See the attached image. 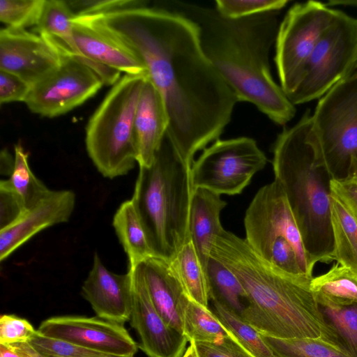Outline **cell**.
<instances>
[{
    "label": "cell",
    "instance_id": "cell-1",
    "mask_svg": "<svg viewBox=\"0 0 357 357\" xmlns=\"http://www.w3.org/2000/svg\"><path fill=\"white\" fill-rule=\"evenodd\" d=\"M83 17L144 63L166 108V135L191 167L195 154L219 139L238 102L205 54L197 24L180 12L147 5Z\"/></svg>",
    "mask_w": 357,
    "mask_h": 357
},
{
    "label": "cell",
    "instance_id": "cell-2",
    "mask_svg": "<svg viewBox=\"0 0 357 357\" xmlns=\"http://www.w3.org/2000/svg\"><path fill=\"white\" fill-rule=\"evenodd\" d=\"M179 6L198 26L205 54L238 101L253 104L277 124L290 121L295 105L275 82L269 63L280 25L278 11L231 20L215 8Z\"/></svg>",
    "mask_w": 357,
    "mask_h": 357
},
{
    "label": "cell",
    "instance_id": "cell-3",
    "mask_svg": "<svg viewBox=\"0 0 357 357\" xmlns=\"http://www.w3.org/2000/svg\"><path fill=\"white\" fill-rule=\"evenodd\" d=\"M210 257L238 279L250 305L241 318L261 334L278 338H321L337 347L310 288L313 278L287 273L257 254L234 234L222 229Z\"/></svg>",
    "mask_w": 357,
    "mask_h": 357
},
{
    "label": "cell",
    "instance_id": "cell-4",
    "mask_svg": "<svg viewBox=\"0 0 357 357\" xmlns=\"http://www.w3.org/2000/svg\"><path fill=\"white\" fill-rule=\"evenodd\" d=\"M312 116L306 111L301 119L277 137L273 147L275 179L286 194L311 261H333L331 218V181L317 160Z\"/></svg>",
    "mask_w": 357,
    "mask_h": 357
},
{
    "label": "cell",
    "instance_id": "cell-5",
    "mask_svg": "<svg viewBox=\"0 0 357 357\" xmlns=\"http://www.w3.org/2000/svg\"><path fill=\"white\" fill-rule=\"evenodd\" d=\"M139 171L131 199L155 256L171 261L190 241V168L167 135L149 167Z\"/></svg>",
    "mask_w": 357,
    "mask_h": 357
},
{
    "label": "cell",
    "instance_id": "cell-6",
    "mask_svg": "<svg viewBox=\"0 0 357 357\" xmlns=\"http://www.w3.org/2000/svg\"><path fill=\"white\" fill-rule=\"evenodd\" d=\"M147 77L124 74L112 86L88 121L86 151L104 177L126 175L137 162L135 116Z\"/></svg>",
    "mask_w": 357,
    "mask_h": 357
},
{
    "label": "cell",
    "instance_id": "cell-7",
    "mask_svg": "<svg viewBox=\"0 0 357 357\" xmlns=\"http://www.w3.org/2000/svg\"><path fill=\"white\" fill-rule=\"evenodd\" d=\"M312 116L318 162L332 179L350 176L357 153V75L335 84L319 99Z\"/></svg>",
    "mask_w": 357,
    "mask_h": 357
},
{
    "label": "cell",
    "instance_id": "cell-8",
    "mask_svg": "<svg viewBox=\"0 0 357 357\" xmlns=\"http://www.w3.org/2000/svg\"><path fill=\"white\" fill-rule=\"evenodd\" d=\"M335 15V9L326 3L308 1L292 6L280 23L275 62L287 98L301 84L310 58Z\"/></svg>",
    "mask_w": 357,
    "mask_h": 357
},
{
    "label": "cell",
    "instance_id": "cell-9",
    "mask_svg": "<svg viewBox=\"0 0 357 357\" xmlns=\"http://www.w3.org/2000/svg\"><path fill=\"white\" fill-rule=\"evenodd\" d=\"M266 162V155L253 139H219L194 160L192 189L204 188L220 195L240 194Z\"/></svg>",
    "mask_w": 357,
    "mask_h": 357
},
{
    "label": "cell",
    "instance_id": "cell-10",
    "mask_svg": "<svg viewBox=\"0 0 357 357\" xmlns=\"http://www.w3.org/2000/svg\"><path fill=\"white\" fill-rule=\"evenodd\" d=\"M245 240L267 259L273 244L286 240L295 249L304 275L312 278L315 264L307 254L286 194L277 180L261 187L245 215Z\"/></svg>",
    "mask_w": 357,
    "mask_h": 357
},
{
    "label": "cell",
    "instance_id": "cell-11",
    "mask_svg": "<svg viewBox=\"0 0 357 357\" xmlns=\"http://www.w3.org/2000/svg\"><path fill=\"white\" fill-rule=\"evenodd\" d=\"M357 43V19L340 10L317 43L303 79L288 98L294 105L321 98L344 78Z\"/></svg>",
    "mask_w": 357,
    "mask_h": 357
},
{
    "label": "cell",
    "instance_id": "cell-12",
    "mask_svg": "<svg viewBox=\"0 0 357 357\" xmlns=\"http://www.w3.org/2000/svg\"><path fill=\"white\" fill-rule=\"evenodd\" d=\"M103 85L85 63L63 51L59 66L31 86L24 104L36 114L53 118L81 105Z\"/></svg>",
    "mask_w": 357,
    "mask_h": 357
},
{
    "label": "cell",
    "instance_id": "cell-13",
    "mask_svg": "<svg viewBox=\"0 0 357 357\" xmlns=\"http://www.w3.org/2000/svg\"><path fill=\"white\" fill-rule=\"evenodd\" d=\"M42 335L116 356L134 357L139 345L122 324L98 317H54L43 321Z\"/></svg>",
    "mask_w": 357,
    "mask_h": 357
},
{
    "label": "cell",
    "instance_id": "cell-14",
    "mask_svg": "<svg viewBox=\"0 0 357 357\" xmlns=\"http://www.w3.org/2000/svg\"><path fill=\"white\" fill-rule=\"evenodd\" d=\"M63 52L47 37L33 31L0 30V70L16 75L31 86L59 66Z\"/></svg>",
    "mask_w": 357,
    "mask_h": 357
},
{
    "label": "cell",
    "instance_id": "cell-15",
    "mask_svg": "<svg viewBox=\"0 0 357 357\" xmlns=\"http://www.w3.org/2000/svg\"><path fill=\"white\" fill-rule=\"evenodd\" d=\"M128 269L132 272L130 321L140 337L139 347L149 357H182L188 339L171 327L155 307L139 265Z\"/></svg>",
    "mask_w": 357,
    "mask_h": 357
},
{
    "label": "cell",
    "instance_id": "cell-16",
    "mask_svg": "<svg viewBox=\"0 0 357 357\" xmlns=\"http://www.w3.org/2000/svg\"><path fill=\"white\" fill-rule=\"evenodd\" d=\"M82 296L97 317L123 324L130 320L132 272L116 274L108 270L96 252L92 268L82 287Z\"/></svg>",
    "mask_w": 357,
    "mask_h": 357
},
{
    "label": "cell",
    "instance_id": "cell-17",
    "mask_svg": "<svg viewBox=\"0 0 357 357\" xmlns=\"http://www.w3.org/2000/svg\"><path fill=\"white\" fill-rule=\"evenodd\" d=\"M75 206V195L70 190H51L50 194L13 225L0 230V260L40 231L69 220Z\"/></svg>",
    "mask_w": 357,
    "mask_h": 357
},
{
    "label": "cell",
    "instance_id": "cell-18",
    "mask_svg": "<svg viewBox=\"0 0 357 357\" xmlns=\"http://www.w3.org/2000/svg\"><path fill=\"white\" fill-rule=\"evenodd\" d=\"M73 33L82 61L89 68L98 63L126 75H148L146 68L130 49L76 16Z\"/></svg>",
    "mask_w": 357,
    "mask_h": 357
},
{
    "label": "cell",
    "instance_id": "cell-19",
    "mask_svg": "<svg viewBox=\"0 0 357 357\" xmlns=\"http://www.w3.org/2000/svg\"><path fill=\"white\" fill-rule=\"evenodd\" d=\"M138 265L155 307L171 327L183 333L184 312L190 299L169 261L152 256Z\"/></svg>",
    "mask_w": 357,
    "mask_h": 357
},
{
    "label": "cell",
    "instance_id": "cell-20",
    "mask_svg": "<svg viewBox=\"0 0 357 357\" xmlns=\"http://www.w3.org/2000/svg\"><path fill=\"white\" fill-rule=\"evenodd\" d=\"M169 119L162 96L148 77L143 84L135 116L139 166L149 167L166 135Z\"/></svg>",
    "mask_w": 357,
    "mask_h": 357
},
{
    "label": "cell",
    "instance_id": "cell-21",
    "mask_svg": "<svg viewBox=\"0 0 357 357\" xmlns=\"http://www.w3.org/2000/svg\"><path fill=\"white\" fill-rule=\"evenodd\" d=\"M226 205L227 202L218 194L200 188L192 190L190 238L206 273L213 244L223 229L220 216Z\"/></svg>",
    "mask_w": 357,
    "mask_h": 357
},
{
    "label": "cell",
    "instance_id": "cell-22",
    "mask_svg": "<svg viewBox=\"0 0 357 357\" xmlns=\"http://www.w3.org/2000/svg\"><path fill=\"white\" fill-rule=\"evenodd\" d=\"M75 12L66 1L44 0L33 32L50 40L59 49L82 59L73 33Z\"/></svg>",
    "mask_w": 357,
    "mask_h": 357
},
{
    "label": "cell",
    "instance_id": "cell-23",
    "mask_svg": "<svg viewBox=\"0 0 357 357\" xmlns=\"http://www.w3.org/2000/svg\"><path fill=\"white\" fill-rule=\"evenodd\" d=\"M113 227L133 267L148 257L155 256L132 200L123 202L113 218Z\"/></svg>",
    "mask_w": 357,
    "mask_h": 357
},
{
    "label": "cell",
    "instance_id": "cell-24",
    "mask_svg": "<svg viewBox=\"0 0 357 357\" xmlns=\"http://www.w3.org/2000/svg\"><path fill=\"white\" fill-rule=\"evenodd\" d=\"M315 297L338 347L349 357H357V302L340 303L319 295Z\"/></svg>",
    "mask_w": 357,
    "mask_h": 357
},
{
    "label": "cell",
    "instance_id": "cell-25",
    "mask_svg": "<svg viewBox=\"0 0 357 357\" xmlns=\"http://www.w3.org/2000/svg\"><path fill=\"white\" fill-rule=\"evenodd\" d=\"M169 264L188 298L209 308L206 273L191 241L181 248Z\"/></svg>",
    "mask_w": 357,
    "mask_h": 357
},
{
    "label": "cell",
    "instance_id": "cell-26",
    "mask_svg": "<svg viewBox=\"0 0 357 357\" xmlns=\"http://www.w3.org/2000/svg\"><path fill=\"white\" fill-rule=\"evenodd\" d=\"M331 218L333 260L357 273V221L342 202L333 195Z\"/></svg>",
    "mask_w": 357,
    "mask_h": 357
},
{
    "label": "cell",
    "instance_id": "cell-27",
    "mask_svg": "<svg viewBox=\"0 0 357 357\" xmlns=\"http://www.w3.org/2000/svg\"><path fill=\"white\" fill-rule=\"evenodd\" d=\"M210 301L215 300L240 317L250 305L248 295L238 279L220 262L209 258L206 268Z\"/></svg>",
    "mask_w": 357,
    "mask_h": 357
},
{
    "label": "cell",
    "instance_id": "cell-28",
    "mask_svg": "<svg viewBox=\"0 0 357 357\" xmlns=\"http://www.w3.org/2000/svg\"><path fill=\"white\" fill-rule=\"evenodd\" d=\"M14 165L7 180H1L21 199L26 210L30 209L46 197L52 190L38 178L29 164V153L20 144L14 146Z\"/></svg>",
    "mask_w": 357,
    "mask_h": 357
},
{
    "label": "cell",
    "instance_id": "cell-29",
    "mask_svg": "<svg viewBox=\"0 0 357 357\" xmlns=\"http://www.w3.org/2000/svg\"><path fill=\"white\" fill-rule=\"evenodd\" d=\"M183 333L188 342L208 343L232 335L212 310L191 300L185 309Z\"/></svg>",
    "mask_w": 357,
    "mask_h": 357
},
{
    "label": "cell",
    "instance_id": "cell-30",
    "mask_svg": "<svg viewBox=\"0 0 357 357\" xmlns=\"http://www.w3.org/2000/svg\"><path fill=\"white\" fill-rule=\"evenodd\" d=\"M310 288L315 295L333 301L357 302V273L337 263L325 273L313 278Z\"/></svg>",
    "mask_w": 357,
    "mask_h": 357
},
{
    "label": "cell",
    "instance_id": "cell-31",
    "mask_svg": "<svg viewBox=\"0 0 357 357\" xmlns=\"http://www.w3.org/2000/svg\"><path fill=\"white\" fill-rule=\"evenodd\" d=\"M212 312L236 340L255 357H276L261 334L241 317L215 300Z\"/></svg>",
    "mask_w": 357,
    "mask_h": 357
},
{
    "label": "cell",
    "instance_id": "cell-32",
    "mask_svg": "<svg viewBox=\"0 0 357 357\" xmlns=\"http://www.w3.org/2000/svg\"><path fill=\"white\" fill-rule=\"evenodd\" d=\"M261 335L276 357H349L321 338L283 339Z\"/></svg>",
    "mask_w": 357,
    "mask_h": 357
},
{
    "label": "cell",
    "instance_id": "cell-33",
    "mask_svg": "<svg viewBox=\"0 0 357 357\" xmlns=\"http://www.w3.org/2000/svg\"><path fill=\"white\" fill-rule=\"evenodd\" d=\"M44 0H1L0 21L5 27L26 29L35 26Z\"/></svg>",
    "mask_w": 357,
    "mask_h": 357
},
{
    "label": "cell",
    "instance_id": "cell-34",
    "mask_svg": "<svg viewBox=\"0 0 357 357\" xmlns=\"http://www.w3.org/2000/svg\"><path fill=\"white\" fill-rule=\"evenodd\" d=\"M28 342L37 351L47 357H128L104 353L50 338L40 334L38 331Z\"/></svg>",
    "mask_w": 357,
    "mask_h": 357
},
{
    "label": "cell",
    "instance_id": "cell-35",
    "mask_svg": "<svg viewBox=\"0 0 357 357\" xmlns=\"http://www.w3.org/2000/svg\"><path fill=\"white\" fill-rule=\"evenodd\" d=\"M288 2L287 0H216L215 8L223 17L237 20L279 11Z\"/></svg>",
    "mask_w": 357,
    "mask_h": 357
},
{
    "label": "cell",
    "instance_id": "cell-36",
    "mask_svg": "<svg viewBox=\"0 0 357 357\" xmlns=\"http://www.w3.org/2000/svg\"><path fill=\"white\" fill-rule=\"evenodd\" d=\"M36 331L25 319L3 314L0 319V344L28 342Z\"/></svg>",
    "mask_w": 357,
    "mask_h": 357
},
{
    "label": "cell",
    "instance_id": "cell-37",
    "mask_svg": "<svg viewBox=\"0 0 357 357\" xmlns=\"http://www.w3.org/2000/svg\"><path fill=\"white\" fill-rule=\"evenodd\" d=\"M195 344L199 357H255L232 335L217 342Z\"/></svg>",
    "mask_w": 357,
    "mask_h": 357
},
{
    "label": "cell",
    "instance_id": "cell-38",
    "mask_svg": "<svg viewBox=\"0 0 357 357\" xmlns=\"http://www.w3.org/2000/svg\"><path fill=\"white\" fill-rule=\"evenodd\" d=\"M0 230L17 222L27 211L17 195L1 183H0Z\"/></svg>",
    "mask_w": 357,
    "mask_h": 357
},
{
    "label": "cell",
    "instance_id": "cell-39",
    "mask_svg": "<svg viewBox=\"0 0 357 357\" xmlns=\"http://www.w3.org/2000/svg\"><path fill=\"white\" fill-rule=\"evenodd\" d=\"M31 85L13 73L0 70V103L24 102Z\"/></svg>",
    "mask_w": 357,
    "mask_h": 357
},
{
    "label": "cell",
    "instance_id": "cell-40",
    "mask_svg": "<svg viewBox=\"0 0 357 357\" xmlns=\"http://www.w3.org/2000/svg\"><path fill=\"white\" fill-rule=\"evenodd\" d=\"M331 194L347 208L357 221V179L350 176L344 179L331 181Z\"/></svg>",
    "mask_w": 357,
    "mask_h": 357
},
{
    "label": "cell",
    "instance_id": "cell-41",
    "mask_svg": "<svg viewBox=\"0 0 357 357\" xmlns=\"http://www.w3.org/2000/svg\"><path fill=\"white\" fill-rule=\"evenodd\" d=\"M10 345L21 357H38V352L29 342H20Z\"/></svg>",
    "mask_w": 357,
    "mask_h": 357
},
{
    "label": "cell",
    "instance_id": "cell-42",
    "mask_svg": "<svg viewBox=\"0 0 357 357\" xmlns=\"http://www.w3.org/2000/svg\"><path fill=\"white\" fill-rule=\"evenodd\" d=\"M357 75V43L354 52V54L353 56L352 60L347 70V72L344 76V78H347L353 76Z\"/></svg>",
    "mask_w": 357,
    "mask_h": 357
},
{
    "label": "cell",
    "instance_id": "cell-43",
    "mask_svg": "<svg viewBox=\"0 0 357 357\" xmlns=\"http://www.w3.org/2000/svg\"><path fill=\"white\" fill-rule=\"evenodd\" d=\"M0 357H21L9 344H0Z\"/></svg>",
    "mask_w": 357,
    "mask_h": 357
},
{
    "label": "cell",
    "instance_id": "cell-44",
    "mask_svg": "<svg viewBox=\"0 0 357 357\" xmlns=\"http://www.w3.org/2000/svg\"><path fill=\"white\" fill-rule=\"evenodd\" d=\"M326 4L329 7L335 6L357 7V0H331Z\"/></svg>",
    "mask_w": 357,
    "mask_h": 357
},
{
    "label": "cell",
    "instance_id": "cell-45",
    "mask_svg": "<svg viewBox=\"0 0 357 357\" xmlns=\"http://www.w3.org/2000/svg\"><path fill=\"white\" fill-rule=\"evenodd\" d=\"M190 344L187 347L182 357H199L195 347V342L191 341L189 342Z\"/></svg>",
    "mask_w": 357,
    "mask_h": 357
},
{
    "label": "cell",
    "instance_id": "cell-46",
    "mask_svg": "<svg viewBox=\"0 0 357 357\" xmlns=\"http://www.w3.org/2000/svg\"><path fill=\"white\" fill-rule=\"evenodd\" d=\"M354 176L357 179V153L353 158L351 169V176Z\"/></svg>",
    "mask_w": 357,
    "mask_h": 357
},
{
    "label": "cell",
    "instance_id": "cell-47",
    "mask_svg": "<svg viewBox=\"0 0 357 357\" xmlns=\"http://www.w3.org/2000/svg\"><path fill=\"white\" fill-rule=\"evenodd\" d=\"M38 357H47V356H44V355H43V354H41L40 353L38 352Z\"/></svg>",
    "mask_w": 357,
    "mask_h": 357
}]
</instances>
